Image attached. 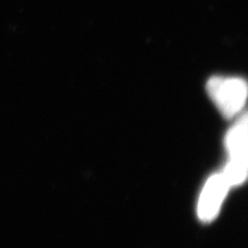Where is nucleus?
Here are the masks:
<instances>
[{
    "mask_svg": "<svg viewBox=\"0 0 248 248\" xmlns=\"http://www.w3.org/2000/svg\"><path fill=\"white\" fill-rule=\"evenodd\" d=\"M209 95L226 117L242 110L247 97V85L241 78L212 77L207 83Z\"/></svg>",
    "mask_w": 248,
    "mask_h": 248,
    "instance_id": "1",
    "label": "nucleus"
},
{
    "mask_svg": "<svg viewBox=\"0 0 248 248\" xmlns=\"http://www.w3.org/2000/svg\"><path fill=\"white\" fill-rule=\"evenodd\" d=\"M229 161L223 175L231 186L243 183L247 176V116L242 115L227 137Z\"/></svg>",
    "mask_w": 248,
    "mask_h": 248,
    "instance_id": "2",
    "label": "nucleus"
},
{
    "mask_svg": "<svg viewBox=\"0 0 248 248\" xmlns=\"http://www.w3.org/2000/svg\"><path fill=\"white\" fill-rule=\"evenodd\" d=\"M230 187L222 173L209 178L202 190L198 205V215L202 221L209 222L215 218Z\"/></svg>",
    "mask_w": 248,
    "mask_h": 248,
    "instance_id": "3",
    "label": "nucleus"
}]
</instances>
